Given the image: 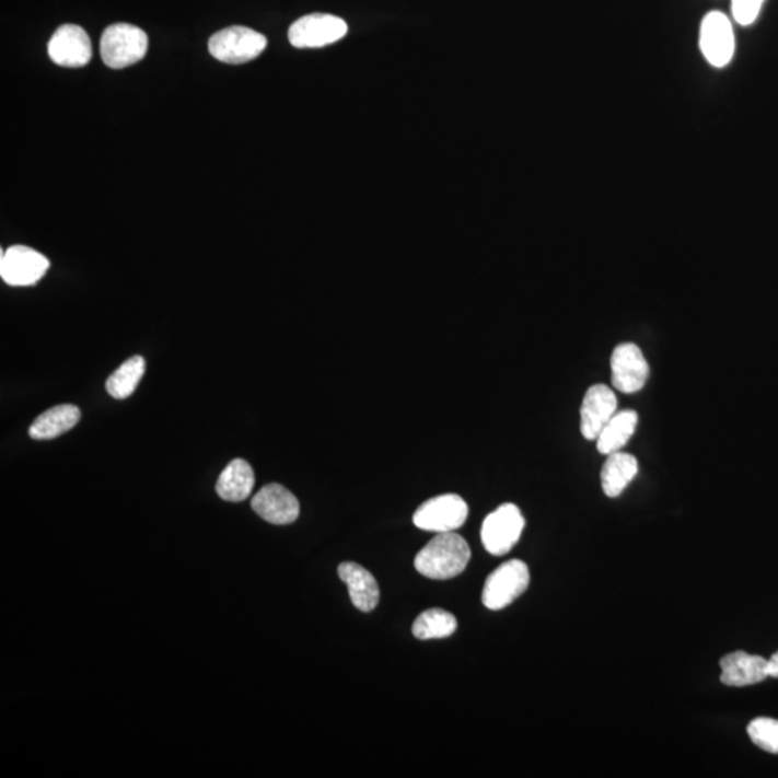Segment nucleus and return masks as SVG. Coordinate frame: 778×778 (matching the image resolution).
I'll use <instances>...</instances> for the list:
<instances>
[{"instance_id": "f257e3e1", "label": "nucleus", "mask_w": 778, "mask_h": 778, "mask_svg": "<svg viewBox=\"0 0 778 778\" xmlns=\"http://www.w3.org/2000/svg\"><path fill=\"white\" fill-rule=\"evenodd\" d=\"M472 558V550L463 536L456 532H445L431 539L417 554L416 568L421 576L431 580H450L461 576Z\"/></svg>"}, {"instance_id": "f03ea898", "label": "nucleus", "mask_w": 778, "mask_h": 778, "mask_svg": "<svg viewBox=\"0 0 778 778\" xmlns=\"http://www.w3.org/2000/svg\"><path fill=\"white\" fill-rule=\"evenodd\" d=\"M148 44V35L139 26L115 24L103 32L100 53L107 67L120 70L143 59Z\"/></svg>"}, {"instance_id": "7ed1b4c3", "label": "nucleus", "mask_w": 778, "mask_h": 778, "mask_svg": "<svg viewBox=\"0 0 778 778\" xmlns=\"http://www.w3.org/2000/svg\"><path fill=\"white\" fill-rule=\"evenodd\" d=\"M736 40L730 18L720 11L704 16L699 26V49L709 66L722 70L735 56Z\"/></svg>"}, {"instance_id": "20e7f679", "label": "nucleus", "mask_w": 778, "mask_h": 778, "mask_svg": "<svg viewBox=\"0 0 778 778\" xmlns=\"http://www.w3.org/2000/svg\"><path fill=\"white\" fill-rule=\"evenodd\" d=\"M267 38L247 26H230L218 31L209 39L211 56L225 63H245L262 56Z\"/></svg>"}, {"instance_id": "39448f33", "label": "nucleus", "mask_w": 778, "mask_h": 778, "mask_svg": "<svg viewBox=\"0 0 778 778\" xmlns=\"http://www.w3.org/2000/svg\"><path fill=\"white\" fill-rule=\"evenodd\" d=\"M530 568L521 559H511L496 568L486 580L481 602L489 609H502L515 602L530 587Z\"/></svg>"}, {"instance_id": "423d86ee", "label": "nucleus", "mask_w": 778, "mask_h": 778, "mask_svg": "<svg viewBox=\"0 0 778 778\" xmlns=\"http://www.w3.org/2000/svg\"><path fill=\"white\" fill-rule=\"evenodd\" d=\"M525 518L521 509L513 503H504L486 516L481 525V543L486 550L496 557L508 554L521 538Z\"/></svg>"}, {"instance_id": "0eeeda50", "label": "nucleus", "mask_w": 778, "mask_h": 778, "mask_svg": "<svg viewBox=\"0 0 778 778\" xmlns=\"http://www.w3.org/2000/svg\"><path fill=\"white\" fill-rule=\"evenodd\" d=\"M468 516V507L458 495H441L427 500L414 513V525L422 531L445 534L457 531Z\"/></svg>"}, {"instance_id": "6e6552de", "label": "nucleus", "mask_w": 778, "mask_h": 778, "mask_svg": "<svg viewBox=\"0 0 778 778\" xmlns=\"http://www.w3.org/2000/svg\"><path fill=\"white\" fill-rule=\"evenodd\" d=\"M346 34L348 24L342 18L312 13L290 26L289 40L295 48H322L338 43Z\"/></svg>"}, {"instance_id": "1a4fd4ad", "label": "nucleus", "mask_w": 778, "mask_h": 778, "mask_svg": "<svg viewBox=\"0 0 778 778\" xmlns=\"http://www.w3.org/2000/svg\"><path fill=\"white\" fill-rule=\"evenodd\" d=\"M48 268L49 259L25 245H13L0 259V276L4 283L20 288L38 283Z\"/></svg>"}, {"instance_id": "9d476101", "label": "nucleus", "mask_w": 778, "mask_h": 778, "mask_svg": "<svg viewBox=\"0 0 778 778\" xmlns=\"http://www.w3.org/2000/svg\"><path fill=\"white\" fill-rule=\"evenodd\" d=\"M650 368L643 352L635 344L618 345L612 355L614 388L625 394L639 393L648 382Z\"/></svg>"}, {"instance_id": "9b49d317", "label": "nucleus", "mask_w": 778, "mask_h": 778, "mask_svg": "<svg viewBox=\"0 0 778 778\" xmlns=\"http://www.w3.org/2000/svg\"><path fill=\"white\" fill-rule=\"evenodd\" d=\"M48 56L59 67H84L93 56L90 36L79 25L59 26L49 39Z\"/></svg>"}, {"instance_id": "f8f14e48", "label": "nucleus", "mask_w": 778, "mask_h": 778, "mask_svg": "<svg viewBox=\"0 0 778 778\" xmlns=\"http://www.w3.org/2000/svg\"><path fill=\"white\" fill-rule=\"evenodd\" d=\"M617 413V398L607 385L597 384L587 390L581 405V432L587 440H597L607 422Z\"/></svg>"}, {"instance_id": "ddd939ff", "label": "nucleus", "mask_w": 778, "mask_h": 778, "mask_svg": "<svg viewBox=\"0 0 778 778\" xmlns=\"http://www.w3.org/2000/svg\"><path fill=\"white\" fill-rule=\"evenodd\" d=\"M253 511L272 525H290L299 518L298 498L285 486L271 484L264 486L252 500Z\"/></svg>"}, {"instance_id": "4468645a", "label": "nucleus", "mask_w": 778, "mask_h": 778, "mask_svg": "<svg viewBox=\"0 0 778 778\" xmlns=\"http://www.w3.org/2000/svg\"><path fill=\"white\" fill-rule=\"evenodd\" d=\"M767 659L750 654L739 650V652L728 653L721 659V682L734 688L757 685L768 677Z\"/></svg>"}, {"instance_id": "2eb2a0df", "label": "nucleus", "mask_w": 778, "mask_h": 778, "mask_svg": "<svg viewBox=\"0 0 778 778\" xmlns=\"http://www.w3.org/2000/svg\"><path fill=\"white\" fill-rule=\"evenodd\" d=\"M339 578L348 585L350 602L363 613H370L380 603V587L374 576L355 562L339 566Z\"/></svg>"}, {"instance_id": "dca6fc26", "label": "nucleus", "mask_w": 778, "mask_h": 778, "mask_svg": "<svg viewBox=\"0 0 778 778\" xmlns=\"http://www.w3.org/2000/svg\"><path fill=\"white\" fill-rule=\"evenodd\" d=\"M256 476L252 466L243 458H235L221 473L217 481V493L227 502H243L252 493Z\"/></svg>"}, {"instance_id": "f3484780", "label": "nucleus", "mask_w": 778, "mask_h": 778, "mask_svg": "<svg viewBox=\"0 0 778 778\" xmlns=\"http://www.w3.org/2000/svg\"><path fill=\"white\" fill-rule=\"evenodd\" d=\"M81 418L80 408L72 404L58 405L40 414L31 426L30 436L34 440H53L63 432L74 429Z\"/></svg>"}, {"instance_id": "a211bd4d", "label": "nucleus", "mask_w": 778, "mask_h": 778, "mask_svg": "<svg viewBox=\"0 0 778 778\" xmlns=\"http://www.w3.org/2000/svg\"><path fill=\"white\" fill-rule=\"evenodd\" d=\"M639 472L637 458L629 453L608 454L602 471V486L605 496L618 498Z\"/></svg>"}, {"instance_id": "6ab92c4d", "label": "nucleus", "mask_w": 778, "mask_h": 778, "mask_svg": "<svg viewBox=\"0 0 778 778\" xmlns=\"http://www.w3.org/2000/svg\"><path fill=\"white\" fill-rule=\"evenodd\" d=\"M639 416L631 409L614 414L612 420L607 422L603 431L597 437L599 452L608 456V454L622 452V449L629 443L634 437Z\"/></svg>"}, {"instance_id": "aec40b11", "label": "nucleus", "mask_w": 778, "mask_h": 778, "mask_svg": "<svg viewBox=\"0 0 778 778\" xmlns=\"http://www.w3.org/2000/svg\"><path fill=\"white\" fill-rule=\"evenodd\" d=\"M146 372L144 358L140 355L127 359L125 363L118 367V370L113 372L106 382L107 393L116 399L129 398L135 393L140 380Z\"/></svg>"}, {"instance_id": "412c9836", "label": "nucleus", "mask_w": 778, "mask_h": 778, "mask_svg": "<svg viewBox=\"0 0 778 778\" xmlns=\"http://www.w3.org/2000/svg\"><path fill=\"white\" fill-rule=\"evenodd\" d=\"M456 630L457 618L440 608L427 609L413 625V634L420 640L445 639Z\"/></svg>"}, {"instance_id": "4be33fe9", "label": "nucleus", "mask_w": 778, "mask_h": 778, "mask_svg": "<svg viewBox=\"0 0 778 778\" xmlns=\"http://www.w3.org/2000/svg\"><path fill=\"white\" fill-rule=\"evenodd\" d=\"M751 741L767 753L778 754V720L759 717L747 727Z\"/></svg>"}, {"instance_id": "5701e85b", "label": "nucleus", "mask_w": 778, "mask_h": 778, "mask_svg": "<svg viewBox=\"0 0 778 778\" xmlns=\"http://www.w3.org/2000/svg\"><path fill=\"white\" fill-rule=\"evenodd\" d=\"M766 0H731L732 18L741 26H751L758 20Z\"/></svg>"}, {"instance_id": "b1692460", "label": "nucleus", "mask_w": 778, "mask_h": 778, "mask_svg": "<svg viewBox=\"0 0 778 778\" xmlns=\"http://www.w3.org/2000/svg\"><path fill=\"white\" fill-rule=\"evenodd\" d=\"M767 661L768 677H775V680H778V652L773 654V657L767 659Z\"/></svg>"}]
</instances>
